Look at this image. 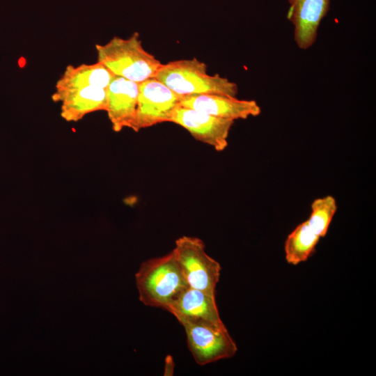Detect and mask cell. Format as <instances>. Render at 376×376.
I'll return each mask as SVG.
<instances>
[{
  "label": "cell",
  "mask_w": 376,
  "mask_h": 376,
  "mask_svg": "<svg viewBox=\"0 0 376 376\" xmlns=\"http://www.w3.org/2000/svg\"><path fill=\"white\" fill-rule=\"evenodd\" d=\"M135 278L139 300L146 306L166 311L188 288L173 250L143 262Z\"/></svg>",
  "instance_id": "obj_1"
},
{
  "label": "cell",
  "mask_w": 376,
  "mask_h": 376,
  "mask_svg": "<svg viewBox=\"0 0 376 376\" xmlns=\"http://www.w3.org/2000/svg\"><path fill=\"white\" fill-rule=\"evenodd\" d=\"M97 62L115 76L141 83L154 78L162 63L143 47L138 32L125 39L113 36L104 45H95Z\"/></svg>",
  "instance_id": "obj_2"
},
{
  "label": "cell",
  "mask_w": 376,
  "mask_h": 376,
  "mask_svg": "<svg viewBox=\"0 0 376 376\" xmlns=\"http://www.w3.org/2000/svg\"><path fill=\"white\" fill-rule=\"evenodd\" d=\"M154 78L181 97L203 94L236 97L238 93L235 82L218 74H207V65L196 58L162 63Z\"/></svg>",
  "instance_id": "obj_3"
},
{
  "label": "cell",
  "mask_w": 376,
  "mask_h": 376,
  "mask_svg": "<svg viewBox=\"0 0 376 376\" xmlns=\"http://www.w3.org/2000/svg\"><path fill=\"white\" fill-rule=\"evenodd\" d=\"M173 251L188 287L215 295L221 267L207 254L203 242L182 236L175 240Z\"/></svg>",
  "instance_id": "obj_4"
},
{
  "label": "cell",
  "mask_w": 376,
  "mask_h": 376,
  "mask_svg": "<svg viewBox=\"0 0 376 376\" xmlns=\"http://www.w3.org/2000/svg\"><path fill=\"white\" fill-rule=\"evenodd\" d=\"M182 97L155 78L139 84L136 120L133 130L139 132L158 123L169 122Z\"/></svg>",
  "instance_id": "obj_5"
},
{
  "label": "cell",
  "mask_w": 376,
  "mask_h": 376,
  "mask_svg": "<svg viewBox=\"0 0 376 376\" xmlns=\"http://www.w3.org/2000/svg\"><path fill=\"white\" fill-rule=\"evenodd\" d=\"M185 330L188 348L196 362L204 366L233 357L237 345L226 328L181 324Z\"/></svg>",
  "instance_id": "obj_6"
},
{
  "label": "cell",
  "mask_w": 376,
  "mask_h": 376,
  "mask_svg": "<svg viewBox=\"0 0 376 376\" xmlns=\"http://www.w3.org/2000/svg\"><path fill=\"white\" fill-rule=\"evenodd\" d=\"M169 122L186 129L194 139L223 151L234 120L218 118L191 108L179 106Z\"/></svg>",
  "instance_id": "obj_7"
},
{
  "label": "cell",
  "mask_w": 376,
  "mask_h": 376,
  "mask_svg": "<svg viewBox=\"0 0 376 376\" xmlns=\"http://www.w3.org/2000/svg\"><path fill=\"white\" fill-rule=\"evenodd\" d=\"M167 311L180 324L187 322L218 329L226 328L219 316L214 294L188 287Z\"/></svg>",
  "instance_id": "obj_8"
},
{
  "label": "cell",
  "mask_w": 376,
  "mask_h": 376,
  "mask_svg": "<svg viewBox=\"0 0 376 376\" xmlns=\"http://www.w3.org/2000/svg\"><path fill=\"white\" fill-rule=\"evenodd\" d=\"M139 84L115 76L107 88V109L112 130H133L136 120Z\"/></svg>",
  "instance_id": "obj_9"
},
{
  "label": "cell",
  "mask_w": 376,
  "mask_h": 376,
  "mask_svg": "<svg viewBox=\"0 0 376 376\" xmlns=\"http://www.w3.org/2000/svg\"><path fill=\"white\" fill-rule=\"evenodd\" d=\"M180 106L234 121L257 116L261 112L260 106L255 100H239L236 97L215 94L182 97Z\"/></svg>",
  "instance_id": "obj_10"
},
{
  "label": "cell",
  "mask_w": 376,
  "mask_h": 376,
  "mask_svg": "<svg viewBox=\"0 0 376 376\" xmlns=\"http://www.w3.org/2000/svg\"><path fill=\"white\" fill-rule=\"evenodd\" d=\"M288 18L294 25L297 46L306 49L315 42L321 20L327 15L330 0H288Z\"/></svg>",
  "instance_id": "obj_11"
},
{
  "label": "cell",
  "mask_w": 376,
  "mask_h": 376,
  "mask_svg": "<svg viewBox=\"0 0 376 376\" xmlns=\"http://www.w3.org/2000/svg\"><path fill=\"white\" fill-rule=\"evenodd\" d=\"M52 99L61 102V116L68 122H77L90 113L107 109V88L97 86L55 91Z\"/></svg>",
  "instance_id": "obj_12"
},
{
  "label": "cell",
  "mask_w": 376,
  "mask_h": 376,
  "mask_svg": "<svg viewBox=\"0 0 376 376\" xmlns=\"http://www.w3.org/2000/svg\"><path fill=\"white\" fill-rule=\"evenodd\" d=\"M115 75L102 63L68 65L55 85V91L87 86L107 88Z\"/></svg>",
  "instance_id": "obj_13"
},
{
  "label": "cell",
  "mask_w": 376,
  "mask_h": 376,
  "mask_svg": "<svg viewBox=\"0 0 376 376\" xmlns=\"http://www.w3.org/2000/svg\"><path fill=\"white\" fill-rule=\"evenodd\" d=\"M321 237L307 221L298 224L288 235L284 245L286 261L296 265L308 260Z\"/></svg>",
  "instance_id": "obj_14"
},
{
  "label": "cell",
  "mask_w": 376,
  "mask_h": 376,
  "mask_svg": "<svg viewBox=\"0 0 376 376\" xmlns=\"http://www.w3.org/2000/svg\"><path fill=\"white\" fill-rule=\"evenodd\" d=\"M336 210L337 203L333 196L318 198L311 203V213L306 221L312 230L323 237L327 233Z\"/></svg>",
  "instance_id": "obj_15"
},
{
  "label": "cell",
  "mask_w": 376,
  "mask_h": 376,
  "mask_svg": "<svg viewBox=\"0 0 376 376\" xmlns=\"http://www.w3.org/2000/svg\"><path fill=\"white\" fill-rule=\"evenodd\" d=\"M165 372L164 375H173L174 363L173 358L171 356H167L165 361Z\"/></svg>",
  "instance_id": "obj_16"
}]
</instances>
